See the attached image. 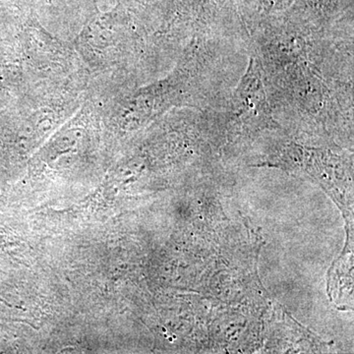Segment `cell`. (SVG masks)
I'll return each mask as SVG.
<instances>
[{
  "mask_svg": "<svg viewBox=\"0 0 354 354\" xmlns=\"http://www.w3.org/2000/svg\"><path fill=\"white\" fill-rule=\"evenodd\" d=\"M234 111L241 115L265 116L270 114L259 68L253 60L235 92Z\"/></svg>",
  "mask_w": 354,
  "mask_h": 354,
  "instance_id": "1",
  "label": "cell"
}]
</instances>
